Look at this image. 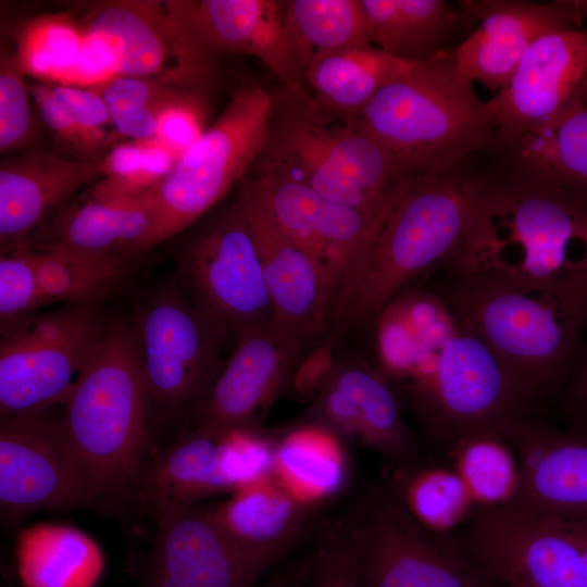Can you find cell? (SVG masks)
Segmentation results:
<instances>
[{
    "instance_id": "obj_1",
    "label": "cell",
    "mask_w": 587,
    "mask_h": 587,
    "mask_svg": "<svg viewBox=\"0 0 587 587\" xmlns=\"http://www.w3.org/2000/svg\"><path fill=\"white\" fill-rule=\"evenodd\" d=\"M377 323V369L435 454L480 433L508 435L530 414L505 371L432 288L405 287Z\"/></svg>"
},
{
    "instance_id": "obj_2",
    "label": "cell",
    "mask_w": 587,
    "mask_h": 587,
    "mask_svg": "<svg viewBox=\"0 0 587 587\" xmlns=\"http://www.w3.org/2000/svg\"><path fill=\"white\" fill-rule=\"evenodd\" d=\"M63 421L75 508L117 512L136 502L152 437L133 324L108 325L63 404Z\"/></svg>"
},
{
    "instance_id": "obj_3",
    "label": "cell",
    "mask_w": 587,
    "mask_h": 587,
    "mask_svg": "<svg viewBox=\"0 0 587 587\" xmlns=\"http://www.w3.org/2000/svg\"><path fill=\"white\" fill-rule=\"evenodd\" d=\"M437 271L587 296V201L515 176L482 179L466 234Z\"/></svg>"
},
{
    "instance_id": "obj_4",
    "label": "cell",
    "mask_w": 587,
    "mask_h": 587,
    "mask_svg": "<svg viewBox=\"0 0 587 587\" xmlns=\"http://www.w3.org/2000/svg\"><path fill=\"white\" fill-rule=\"evenodd\" d=\"M480 180L457 170L400 185L371 245L336 294L324 345L336 348L348 332L376 320L402 289L449 260L471 223Z\"/></svg>"
},
{
    "instance_id": "obj_5",
    "label": "cell",
    "mask_w": 587,
    "mask_h": 587,
    "mask_svg": "<svg viewBox=\"0 0 587 587\" xmlns=\"http://www.w3.org/2000/svg\"><path fill=\"white\" fill-rule=\"evenodd\" d=\"M432 274L436 279L429 288L489 348L529 410L544 414L570 375L587 319V296L440 271Z\"/></svg>"
},
{
    "instance_id": "obj_6",
    "label": "cell",
    "mask_w": 587,
    "mask_h": 587,
    "mask_svg": "<svg viewBox=\"0 0 587 587\" xmlns=\"http://www.w3.org/2000/svg\"><path fill=\"white\" fill-rule=\"evenodd\" d=\"M359 120L402 180L457 171L469 155L499 145L489 102L458 72L449 49L382 88Z\"/></svg>"
},
{
    "instance_id": "obj_7",
    "label": "cell",
    "mask_w": 587,
    "mask_h": 587,
    "mask_svg": "<svg viewBox=\"0 0 587 587\" xmlns=\"http://www.w3.org/2000/svg\"><path fill=\"white\" fill-rule=\"evenodd\" d=\"M252 171L304 185L371 214L384 213L401 179L385 148L360 123L308 92H272L264 147Z\"/></svg>"
},
{
    "instance_id": "obj_8",
    "label": "cell",
    "mask_w": 587,
    "mask_h": 587,
    "mask_svg": "<svg viewBox=\"0 0 587 587\" xmlns=\"http://www.w3.org/2000/svg\"><path fill=\"white\" fill-rule=\"evenodd\" d=\"M133 327L148 392L150 428L152 421L192 427L223 369V350L230 334L199 309L180 285L149 298Z\"/></svg>"
},
{
    "instance_id": "obj_9",
    "label": "cell",
    "mask_w": 587,
    "mask_h": 587,
    "mask_svg": "<svg viewBox=\"0 0 587 587\" xmlns=\"http://www.w3.org/2000/svg\"><path fill=\"white\" fill-rule=\"evenodd\" d=\"M271 105L272 92L261 86L234 92L157 187L158 214L143 252L184 232L239 185L264 147Z\"/></svg>"
},
{
    "instance_id": "obj_10",
    "label": "cell",
    "mask_w": 587,
    "mask_h": 587,
    "mask_svg": "<svg viewBox=\"0 0 587 587\" xmlns=\"http://www.w3.org/2000/svg\"><path fill=\"white\" fill-rule=\"evenodd\" d=\"M108 325L93 303H68L2 333L1 417L63 405Z\"/></svg>"
},
{
    "instance_id": "obj_11",
    "label": "cell",
    "mask_w": 587,
    "mask_h": 587,
    "mask_svg": "<svg viewBox=\"0 0 587 587\" xmlns=\"http://www.w3.org/2000/svg\"><path fill=\"white\" fill-rule=\"evenodd\" d=\"M359 503L358 587H498L454 537L415 522L385 483Z\"/></svg>"
},
{
    "instance_id": "obj_12",
    "label": "cell",
    "mask_w": 587,
    "mask_h": 587,
    "mask_svg": "<svg viewBox=\"0 0 587 587\" xmlns=\"http://www.w3.org/2000/svg\"><path fill=\"white\" fill-rule=\"evenodd\" d=\"M176 261L182 288L230 336L275 319L254 236L235 199L183 245Z\"/></svg>"
},
{
    "instance_id": "obj_13",
    "label": "cell",
    "mask_w": 587,
    "mask_h": 587,
    "mask_svg": "<svg viewBox=\"0 0 587 587\" xmlns=\"http://www.w3.org/2000/svg\"><path fill=\"white\" fill-rule=\"evenodd\" d=\"M453 537L498 587H587L569 524L513 507L485 508Z\"/></svg>"
},
{
    "instance_id": "obj_14",
    "label": "cell",
    "mask_w": 587,
    "mask_h": 587,
    "mask_svg": "<svg viewBox=\"0 0 587 587\" xmlns=\"http://www.w3.org/2000/svg\"><path fill=\"white\" fill-rule=\"evenodd\" d=\"M76 21L113 50L117 76L175 80L205 90L214 77L213 54L166 12L164 1L92 3Z\"/></svg>"
},
{
    "instance_id": "obj_15",
    "label": "cell",
    "mask_w": 587,
    "mask_h": 587,
    "mask_svg": "<svg viewBox=\"0 0 587 587\" xmlns=\"http://www.w3.org/2000/svg\"><path fill=\"white\" fill-rule=\"evenodd\" d=\"M403 411L377 366L353 353L335 354L333 371L311 400L308 419L375 452L394 469L426 455Z\"/></svg>"
},
{
    "instance_id": "obj_16",
    "label": "cell",
    "mask_w": 587,
    "mask_h": 587,
    "mask_svg": "<svg viewBox=\"0 0 587 587\" xmlns=\"http://www.w3.org/2000/svg\"><path fill=\"white\" fill-rule=\"evenodd\" d=\"M236 202L254 236L275 320L307 352L326 341L335 302V286L305 250L276 224L265 205L241 180Z\"/></svg>"
},
{
    "instance_id": "obj_17",
    "label": "cell",
    "mask_w": 587,
    "mask_h": 587,
    "mask_svg": "<svg viewBox=\"0 0 587 587\" xmlns=\"http://www.w3.org/2000/svg\"><path fill=\"white\" fill-rule=\"evenodd\" d=\"M242 180L280 229L324 268L336 294L367 250L388 210L371 214L304 185L252 170Z\"/></svg>"
},
{
    "instance_id": "obj_18",
    "label": "cell",
    "mask_w": 587,
    "mask_h": 587,
    "mask_svg": "<svg viewBox=\"0 0 587 587\" xmlns=\"http://www.w3.org/2000/svg\"><path fill=\"white\" fill-rule=\"evenodd\" d=\"M54 408L0 420V510L8 525L75 508L63 410Z\"/></svg>"
},
{
    "instance_id": "obj_19",
    "label": "cell",
    "mask_w": 587,
    "mask_h": 587,
    "mask_svg": "<svg viewBox=\"0 0 587 587\" xmlns=\"http://www.w3.org/2000/svg\"><path fill=\"white\" fill-rule=\"evenodd\" d=\"M587 82V28L572 24L539 37L508 84L488 101L499 145L510 147L557 117Z\"/></svg>"
},
{
    "instance_id": "obj_20",
    "label": "cell",
    "mask_w": 587,
    "mask_h": 587,
    "mask_svg": "<svg viewBox=\"0 0 587 587\" xmlns=\"http://www.w3.org/2000/svg\"><path fill=\"white\" fill-rule=\"evenodd\" d=\"M307 354L300 341L275 319L242 332L195 425L214 429L259 426L273 403L290 388Z\"/></svg>"
},
{
    "instance_id": "obj_21",
    "label": "cell",
    "mask_w": 587,
    "mask_h": 587,
    "mask_svg": "<svg viewBox=\"0 0 587 587\" xmlns=\"http://www.w3.org/2000/svg\"><path fill=\"white\" fill-rule=\"evenodd\" d=\"M508 439L521 469L512 507L560 523L587 524V429H562L535 414Z\"/></svg>"
},
{
    "instance_id": "obj_22",
    "label": "cell",
    "mask_w": 587,
    "mask_h": 587,
    "mask_svg": "<svg viewBox=\"0 0 587 587\" xmlns=\"http://www.w3.org/2000/svg\"><path fill=\"white\" fill-rule=\"evenodd\" d=\"M167 14L209 52L253 57L292 92H308L284 17V1L170 0Z\"/></svg>"
},
{
    "instance_id": "obj_23",
    "label": "cell",
    "mask_w": 587,
    "mask_h": 587,
    "mask_svg": "<svg viewBox=\"0 0 587 587\" xmlns=\"http://www.w3.org/2000/svg\"><path fill=\"white\" fill-rule=\"evenodd\" d=\"M154 521L146 587H257L266 572L224 534L210 505L177 510Z\"/></svg>"
},
{
    "instance_id": "obj_24",
    "label": "cell",
    "mask_w": 587,
    "mask_h": 587,
    "mask_svg": "<svg viewBox=\"0 0 587 587\" xmlns=\"http://www.w3.org/2000/svg\"><path fill=\"white\" fill-rule=\"evenodd\" d=\"M102 159H68L34 148L5 155L0 163L1 253L27 248L77 192L102 177Z\"/></svg>"
},
{
    "instance_id": "obj_25",
    "label": "cell",
    "mask_w": 587,
    "mask_h": 587,
    "mask_svg": "<svg viewBox=\"0 0 587 587\" xmlns=\"http://www.w3.org/2000/svg\"><path fill=\"white\" fill-rule=\"evenodd\" d=\"M477 27L455 49L458 72L496 93L504 87L529 47L546 33L582 24L574 1L520 0L465 2Z\"/></svg>"
},
{
    "instance_id": "obj_26",
    "label": "cell",
    "mask_w": 587,
    "mask_h": 587,
    "mask_svg": "<svg viewBox=\"0 0 587 587\" xmlns=\"http://www.w3.org/2000/svg\"><path fill=\"white\" fill-rule=\"evenodd\" d=\"M157 214V187L141 195H118L90 186L28 248L50 247L98 258L130 259L143 252Z\"/></svg>"
},
{
    "instance_id": "obj_27",
    "label": "cell",
    "mask_w": 587,
    "mask_h": 587,
    "mask_svg": "<svg viewBox=\"0 0 587 587\" xmlns=\"http://www.w3.org/2000/svg\"><path fill=\"white\" fill-rule=\"evenodd\" d=\"M233 491L223 429L195 425L148 455L136 502L155 520Z\"/></svg>"
},
{
    "instance_id": "obj_28",
    "label": "cell",
    "mask_w": 587,
    "mask_h": 587,
    "mask_svg": "<svg viewBox=\"0 0 587 587\" xmlns=\"http://www.w3.org/2000/svg\"><path fill=\"white\" fill-rule=\"evenodd\" d=\"M210 508L232 542L265 571L299 542L316 512L294 499L272 475Z\"/></svg>"
},
{
    "instance_id": "obj_29",
    "label": "cell",
    "mask_w": 587,
    "mask_h": 587,
    "mask_svg": "<svg viewBox=\"0 0 587 587\" xmlns=\"http://www.w3.org/2000/svg\"><path fill=\"white\" fill-rule=\"evenodd\" d=\"M346 440L307 419L274 436L272 477L298 502L317 511L344 491L351 473Z\"/></svg>"
},
{
    "instance_id": "obj_30",
    "label": "cell",
    "mask_w": 587,
    "mask_h": 587,
    "mask_svg": "<svg viewBox=\"0 0 587 587\" xmlns=\"http://www.w3.org/2000/svg\"><path fill=\"white\" fill-rule=\"evenodd\" d=\"M509 149L515 177L587 201V82L557 117Z\"/></svg>"
},
{
    "instance_id": "obj_31",
    "label": "cell",
    "mask_w": 587,
    "mask_h": 587,
    "mask_svg": "<svg viewBox=\"0 0 587 587\" xmlns=\"http://www.w3.org/2000/svg\"><path fill=\"white\" fill-rule=\"evenodd\" d=\"M384 483L413 520L437 536L453 537L478 509L461 476L436 454L390 469Z\"/></svg>"
},
{
    "instance_id": "obj_32",
    "label": "cell",
    "mask_w": 587,
    "mask_h": 587,
    "mask_svg": "<svg viewBox=\"0 0 587 587\" xmlns=\"http://www.w3.org/2000/svg\"><path fill=\"white\" fill-rule=\"evenodd\" d=\"M16 566L25 587H95L104 560L83 532L59 524H37L20 532Z\"/></svg>"
},
{
    "instance_id": "obj_33",
    "label": "cell",
    "mask_w": 587,
    "mask_h": 587,
    "mask_svg": "<svg viewBox=\"0 0 587 587\" xmlns=\"http://www.w3.org/2000/svg\"><path fill=\"white\" fill-rule=\"evenodd\" d=\"M415 63L370 45L323 58L303 73V80L322 105L359 116L382 88L404 76Z\"/></svg>"
},
{
    "instance_id": "obj_34",
    "label": "cell",
    "mask_w": 587,
    "mask_h": 587,
    "mask_svg": "<svg viewBox=\"0 0 587 587\" xmlns=\"http://www.w3.org/2000/svg\"><path fill=\"white\" fill-rule=\"evenodd\" d=\"M372 46L410 62L445 50L461 13L444 0H361Z\"/></svg>"
},
{
    "instance_id": "obj_35",
    "label": "cell",
    "mask_w": 587,
    "mask_h": 587,
    "mask_svg": "<svg viewBox=\"0 0 587 587\" xmlns=\"http://www.w3.org/2000/svg\"><path fill=\"white\" fill-rule=\"evenodd\" d=\"M29 88L41 120L73 159H102L120 142L108 107L96 88L55 83H38Z\"/></svg>"
},
{
    "instance_id": "obj_36",
    "label": "cell",
    "mask_w": 587,
    "mask_h": 587,
    "mask_svg": "<svg viewBox=\"0 0 587 587\" xmlns=\"http://www.w3.org/2000/svg\"><path fill=\"white\" fill-rule=\"evenodd\" d=\"M284 17L302 76L323 58L371 45L361 0H288Z\"/></svg>"
},
{
    "instance_id": "obj_37",
    "label": "cell",
    "mask_w": 587,
    "mask_h": 587,
    "mask_svg": "<svg viewBox=\"0 0 587 587\" xmlns=\"http://www.w3.org/2000/svg\"><path fill=\"white\" fill-rule=\"evenodd\" d=\"M469 487L478 509L512 507L521 469L509 439L499 434H474L458 440L444 455Z\"/></svg>"
},
{
    "instance_id": "obj_38",
    "label": "cell",
    "mask_w": 587,
    "mask_h": 587,
    "mask_svg": "<svg viewBox=\"0 0 587 587\" xmlns=\"http://www.w3.org/2000/svg\"><path fill=\"white\" fill-rule=\"evenodd\" d=\"M103 98L116 134L130 140L155 136L161 115L174 105L203 100V89L153 77L116 76L96 88Z\"/></svg>"
},
{
    "instance_id": "obj_39",
    "label": "cell",
    "mask_w": 587,
    "mask_h": 587,
    "mask_svg": "<svg viewBox=\"0 0 587 587\" xmlns=\"http://www.w3.org/2000/svg\"><path fill=\"white\" fill-rule=\"evenodd\" d=\"M47 303H93L125 275L129 258H98L58 248H28Z\"/></svg>"
},
{
    "instance_id": "obj_40",
    "label": "cell",
    "mask_w": 587,
    "mask_h": 587,
    "mask_svg": "<svg viewBox=\"0 0 587 587\" xmlns=\"http://www.w3.org/2000/svg\"><path fill=\"white\" fill-rule=\"evenodd\" d=\"M84 37L74 18L64 14L43 15L29 21L18 32L14 51L25 74L64 85Z\"/></svg>"
},
{
    "instance_id": "obj_41",
    "label": "cell",
    "mask_w": 587,
    "mask_h": 587,
    "mask_svg": "<svg viewBox=\"0 0 587 587\" xmlns=\"http://www.w3.org/2000/svg\"><path fill=\"white\" fill-rule=\"evenodd\" d=\"M178 157L154 138L116 143L103 157V175L91 186L118 195H141L158 187Z\"/></svg>"
},
{
    "instance_id": "obj_42",
    "label": "cell",
    "mask_w": 587,
    "mask_h": 587,
    "mask_svg": "<svg viewBox=\"0 0 587 587\" xmlns=\"http://www.w3.org/2000/svg\"><path fill=\"white\" fill-rule=\"evenodd\" d=\"M359 504L326 526L310 559V587H358Z\"/></svg>"
},
{
    "instance_id": "obj_43",
    "label": "cell",
    "mask_w": 587,
    "mask_h": 587,
    "mask_svg": "<svg viewBox=\"0 0 587 587\" xmlns=\"http://www.w3.org/2000/svg\"><path fill=\"white\" fill-rule=\"evenodd\" d=\"M14 50L1 45L0 53V151L10 155L32 149L37 126L30 88Z\"/></svg>"
},
{
    "instance_id": "obj_44",
    "label": "cell",
    "mask_w": 587,
    "mask_h": 587,
    "mask_svg": "<svg viewBox=\"0 0 587 587\" xmlns=\"http://www.w3.org/2000/svg\"><path fill=\"white\" fill-rule=\"evenodd\" d=\"M47 304L34 268L30 250L1 253L0 319L2 333L16 326Z\"/></svg>"
},
{
    "instance_id": "obj_45",
    "label": "cell",
    "mask_w": 587,
    "mask_h": 587,
    "mask_svg": "<svg viewBox=\"0 0 587 587\" xmlns=\"http://www.w3.org/2000/svg\"><path fill=\"white\" fill-rule=\"evenodd\" d=\"M203 100L184 102L165 111L157 126L154 139L179 157L205 130Z\"/></svg>"
},
{
    "instance_id": "obj_46",
    "label": "cell",
    "mask_w": 587,
    "mask_h": 587,
    "mask_svg": "<svg viewBox=\"0 0 587 587\" xmlns=\"http://www.w3.org/2000/svg\"><path fill=\"white\" fill-rule=\"evenodd\" d=\"M553 402L567 420V426L587 429V319L570 375Z\"/></svg>"
},
{
    "instance_id": "obj_47",
    "label": "cell",
    "mask_w": 587,
    "mask_h": 587,
    "mask_svg": "<svg viewBox=\"0 0 587 587\" xmlns=\"http://www.w3.org/2000/svg\"><path fill=\"white\" fill-rule=\"evenodd\" d=\"M335 354V348L328 346H321L309 352L299 365L290 389L312 400L329 377Z\"/></svg>"
},
{
    "instance_id": "obj_48",
    "label": "cell",
    "mask_w": 587,
    "mask_h": 587,
    "mask_svg": "<svg viewBox=\"0 0 587 587\" xmlns=\"http://www.w3.org/2000/svg\"><path fill=\"white\" fill-rule=\"evenodd\" d=\"M310 572V559L292 564L259 587H302L308 583Z\"/></svg>"
},
{
    "instance_id": "obj_49",
    "label": "cell",
    "mask_w": 587,
    "mask_h": 587,
    "mask_svg": "<svg viewBox=\"0 0 587 587\" xmlns=\"http://www.w3.org/2000/svg\"><path fill=\"white\" fill-rule=\"evenodd\" d=\"M569 525L574 530L578 539V542L580 545L584 563H585L586 575H587V524H569Z\"/></svg>"
},
{
    "instance_id": "obj_50",
    "label": "cell",
    "mask_w": 587,
    "mask_h": 587,
    "mask_svg": "<svg viewBox=\"0 0 587 587\" xmlns=\"http://www.w3.org/2000/svg\"><path fill=\"white\" fill-rule=\"evenodd\" d=\"M575 7L582 22L587 18V1H575Z\"/></svg>"
}]
</instances>
